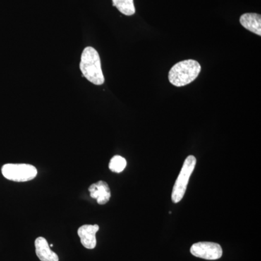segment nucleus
Listing matches in <instances>:
<instances>
[{
    "mask_svg": "<svg viewBox=\"0 0 261 261\" xmlns=\"http://www.w3.org/2000/svg\"><path fill=\"white\" fill-rule=\"evenodd\" d=\"M80 69L84 76L91 83L95 85L104 84L100 58L94 48L88 47L84 49L81 58Z\"/></svg>",
    "mask_w": 261,
    "mask_h": 261,
    "instance_id": "obj_1",
    "label": "nucleus"
},
{
    "mask_svg": "<svg viewBox=\"0 0 261 261\" xmlns=\"http://www.w3.org/2000/svg\"><path fill=\"white\" fill-rule=\"evenodd\" d=\"M200 71V63L195 60L178 62L170 70L168 80L175 87H184L194 82Z\"/></svg>",
    "mask_w": 261,
    "mask_h": 261,
    "instance_id": "obj_2",
    "label": "nucleus"
},
{
    "mask_svg": "<svg viewBox=\"0 0 261 261\" xmlns=\"http://www.w3.org/2000/svg\"><path fill=\"white\" fill-rule=\"evenodd\" d=\"M196 162H197V160L193 155L188 156L185 159L181 172L178 175L177 179L173 186L172 195H171V199H172L173 203H178L183 199L185 192H186L189 180L195 170Z\"/></svg>",
    "mask_w": 261,
    "mask_h": 261,
    "instance_id": "obj_3",
    "label": "nucleus"
},
{
    "mask_svg": "<svg viewBox=\"0 0 261 261\" xmlns=\"http://www.w3.org/2000/svg\"><path fill=\"white\" fill-rule=\"evenodd\" d=\"M2 173L7 179L17 182H25L34 179L37 176V170L30 164H5Z\"/></svg>",
    "mask_w": 261,
    "mask_h": 261,
    "instance_id": "obj_4",
    "label": "nucleus"
},
{
    "mask_svg": "<svg viewBox=\"0 0 261 261\" xmlns=\"http://www.w3.org/2000/svg\"><path fill=\"white\" fill-rule=\"evenodd\" d=\"M192 255L205 260H218L223 255L221 245L210 242H200L192 245L190 248Z\"/></svg>",
    "mask_w": 261,
    "mask_h": 261,
    "instance_id": "obj_5",
    "label": "nucleus"
},
{
    "mask_svg": "<svg viewBox=\"0 0 261 261\" xmlns=\"http://www.w3.org/2000/svg\"><path fill=\"white\" fill-rule=\"evenodd\" d=\"M98 225H83L78 229V235L80 236L81 243L86 248L92 250L95 248L97 245L96 233L99 231Z\"/></svg>",
    "mask_w": 261,
    "mask_h": 261,
    "instance_id": "obj_6",
    "label": "nucleus"
},
{
    "mask_svg": "<svg viewBox=\"0 0 261 261\" xmlns=\"http://www.w3.org/2000/svg\"><path fill=\"white\" fill-rule=\"evenodd\" d=\"M92 198L95 199L99 205H105L111 197V190L106 181H99L89 187Z\"/></svg>",
    "mask_w": 261,
    "mask_h": 261,
    "instance_id": "obj_7",
    "label": "nucleus"
},
{
    "mask_svg": "<svg viewBox=\"0 0 261 261\" xmlns=\"http://www.w3.org/2000/svg\"><path fill=\"white\" fill-rule=\"evenodd\" d=\"M36 253L41 261H59V257L53 252L45 238H37L35 240Z\"/></svg>",
    "mask_w": 261,
    "mask_h": 261,
    "instance_id": "obj_8",
    "label": "nucleus"
},
{
    "mask_svg": "<svg viewBox=\"0 0 261 261\" xmlns=\"http://www.w3.org/2000/svg\"><path fill=\"white\" fill-rule=\"evenodd\" d=\"M240 23L244 28L257 35L261 36V16L257 13H245L241 15Z\"/></svg>",
    "mask_w": 261,
    "mask_h": 261,
    "instance_id": "obj_9",
    "label": "nucleus"
},
{
    "mask_svg": "<svg viewBox=\"0 0 261 261\" xmlns=\"http://www.w3.org/2000/svg\"><path fill=\"white\" fill-rule=\"evenodd\" d=\"M113 5L119 10L122 14L130 16L135 13L134 0H112Z\"/></svg>",
    "mask_w": 261,
    "mask_h": 261,
    "instance_id": "obj_10",
    "label": "nucleus"
},
{
    "mask_svg": "<svg viewBox=\"0 0 261 261\" xmlns=\"http://www.w3.org/2000/svg\"><path fill=\"white\" fill-rule=\"evenodd\" d=\"M126 166V161L120 155H115L109 163V168L115 173H121Z\"/></svg>",
    "mask_w": 261,
    "mask_h": 261,
    "instance_id": "obj_11",
    "label": "nucleus"
},
{
    "mask_svg": "<svg viewBox=\"0 0 261 261\" xmlns=\"http://www.w3.org/2000/svg\"><path fill=\"white\" fill-rule=\"evenodd\" d=\"M49 247H53V245H51H51H49Z\"/></svg>",
    "mask_w": 261,
    "mask_h": 261,
    "instance_id": "obj_12",
    "label": "nucleus"
}]
</instances>
